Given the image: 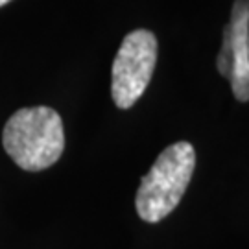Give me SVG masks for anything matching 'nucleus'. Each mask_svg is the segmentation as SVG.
I'll return each instance as SVG.
<instances>
[{
  "mask_svg": "<svg viewBox=\"0 0 249 249\" xmlns=\"http://www.w3.org/2000/svg\"><path fill=\"white\" fill-rule=\"evenodd\" d=\"M157 50V37L150 30H133L124 37L111 71V96L118 109L133 107L148 89Z\"/></svg>",
  "mask_w": 249,
  "mask_h": 249,
  "instance_id": "obj_3",
  "label": "nucleus"
},
{
  "mask_svg": "<svg viewBox=\"0 0 249 249\" xmlns=\"http://www.w3.org/2000/svg\"><path fill=\"white\" fill-rule=\"evenodd\" d=\"M8 2H9V0H0V8H2V6H6Z\"/></svg>",
  "mask_w": 249,
  "mask_h": 249,
  "instance_id": "obj_5",
  "label": "nucleus"
},
{
  "mask_svg": "<svg viewBox=\"0 0 249 249\" xmlns=\"http://www.w3.org/2000/svg\"><path fill=\"white\" fill-rule=\"evenodd\" d=\"M196 170V150L187 141L164 148L150 172L141 181L135 196L137 214L148 223H157L176 211Z\"/></svg>",
  "mask_w": 249,
  "mask_h": 249,
  "instance_id": "obj_2",
  "label": "nucleus"
},
{
  "mask_svg": "<svg viewBox=\"0 0 249 249\" xmlns=\"http://www.w3.org/2000/svg\"><path fill=\"white\" fill-rule=\"evenodd\" d=\"M248 53H249V32H248Z\"/></svg>",
  "mask_w": 249,
  "mask_h": 249,
  "instance_id": "obj_6",
  "label": "nucleus"
},
{
  "mask_svg": "<svg viewBox=\"0 0 249 249\" xmlns=\"http://www.w3.org/2000/svg\"><path fill=\"white\" fill-rule=\"evenodd\" d=\"M2 144L11 160L26 172L55 164L65 150V129L57 111L46 106L22 107L9 116Z\"/></svg>",
  "mask_w": 249,
  "mask_h": 249,
  "instance_id": "obj_1",
  "label": "nucleus"
},
{
  "mask_svg": "<svg viewBox=\"0 0 249 249\" xmlns=\"http://www.w3.org/2000/svg\"><path fill=\"white\" fill-rule=\"evenodd\" d=\"M249 0H236L231 20L223 28V45L218 53V71L231 81L232 94L238 102L249 100Z\"/></svg>",
  "mask_w": 249,
  "mask_h": 249,
  "instance_id": "obj_4",
  "label": "nucleus"
}]
</instances>
